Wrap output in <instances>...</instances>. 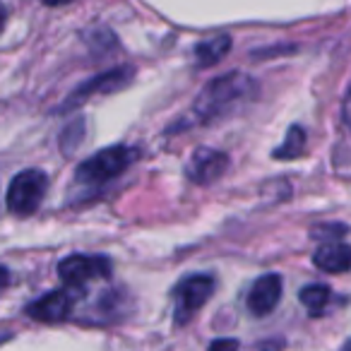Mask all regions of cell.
<instances>
[{"label":"cell","instance_id":"6","mask_svg":"<svg viewBox=\"0 0 351 351\" xmlns=\"http://www.w3.org/2000/svg\"><path fill=\"white\" fill-rule=\"evenodd\" d=\"M58 274L65 287L80 289L94 279H106L111 274V260L101 255H70L60 260Z\"/></svg>","mask_w":351,"mask_h":351},{"label":"cell","instance_id":"4","mask_svg":"<svg viewBox=\"0 0 351 351\" xmlns=\"http://www.w3.org/2000/svg\"><path fill=\"white\" fill-rule=\"evenodd\" d=\"M215 284L217 282L212 274H191V277H186L176 287V325H186V322L193 320V315L212 298Z\"/></svg>","mask_w":351,"mask_h":351},{"label":"cell","instance_id":"9","mask_svg":"<svg viewBox=\"0 0 351 351\" xmlns=\"http://www.w3.org/2000/svg\"><path fill=\"white\" fill-rule=\"evenodd\" d=\"M282 289H284V282L279 274L269 272V274H263L258 282L253 284L248 293V311L258 317H265L277 308V303L282 301Z\"/></svg>","mask_w":351,"mask_h":351},{"label":"cell","instance_id":"2","mask_svg":"<svg viewBox=\"0 0 351 351\" xmlns=\"http://www.w3.org/2000/svg\"><path fill=\"white\" fill-rule=\"evenodd\" d=\"M137 159L135 147L125 145H113L106 149L97 152L89 159H84L82 164L75 171V178L80 183H87V186H99V183H106L116 176H121L123 171H128Z\"/></svg>","mask_w":351,"mask_h":351},{"label":"cell","instance_id":"10","mask_svg":"<svg viewBox=\"0 0 351 351\" xmlns=\"http://www.w3.org/2000/svg\"><path fill=\"white\" fill-rule=\"evenodd\" d=\"M313 263L317 269L330 274H344L351 269V248L339 241H330L322 243L320 248L313 253Z\"/></svg>","mask_w":351,"mask_h":351},{"label":"cell","instance_id":"5","mask_svg":"<svg viewBox=\"0 0 351 351\" xmlns=\"http://www.w3.org/2000/svg\"><path fill=\"white\" fill-rule=\"evenodd\" d=\"M132 75H135V68H132V65H118V68L106 70V73H101V75H94L92 80H87L84 84H80V87L75 89L68 99H65V104L58 108V111H70V108L82 106L87 99L97 97V94L118 92V89H123V87L130 84Z\"/></svg>","mask_w":351,"mask_h":351},{"label":"cell","instance_id":"1","mask_svg":"<svg viewBox=\"0 0 351 351\" xmlns=\"http://www.w3.org/2000/svg\"><path fill=\"white\" fill-rule=\"evenodd\" d=\"M258 87L255 80L243 73H226L215 77L210 84H205L193 104V116L195 121H212V118L226 116L236 111L243 104H248L255 97Z\"/></svg>","mask_w":351,"mask_h":351},{"label":"cell","instance_id":"19","mask_svg":"<svg viewBox=\"0 0 351 351\" xmlns=\"http://www.w3.org/2000/svg\"><path fill=\"white\" fill-rule=\"evenodd\" d=\"M8 282H10V274H8L5 267H0V289L8 287Z\"/></svg>","mask_w":351,"mask_h":351},{"label":"cell","instance_id":"18","mask_svg":"<svg viewBox=\"0 0 351 351\" xmlns=\"http://www.w3.org/2000/svg\"><path fill=\"white\" fill-rule=\"evenodd\" d=\"M5 22H8V10H5V5L0 3V34H3V29H5Z\"/></svg>","mask_w":351,"mask_h":351},{"label":"cell","instance_id":"8","mask_svg":"<svg viewBox=\"0 0 351 351\" xmlns=\"http://www.w3.org/2000/svg\"><path fill=\"white\" fill-rule=\"evenodd\" d=\"M75 308V293L68 289H58V291H49L41 298L32 301L27 306V315L34 317L46 325H56V322H63L65 317H70Z\"/></svg>","mask_w":351,"mask_h":351},{"label":"cell","instance_id":"12","mask_svg":"<svg viewBox=\"0 0 351 351\" xmlns=\"http://www.w3.org/2000/svg\"><path fill=\"white\" fill-rule=\"evenodd\" d=\"M303 152H306V130H303L301 125H291L287 130V137L282 140V145L277 147V149L272 152L274 159H296V156H301Z\"/></svg>","mask_w":351,"mask_h":351},{"label":"cell","instance_id":"21","mask_svg":"<svg viewBox=\"0 0 351 351\" xmlns=\"http://www.w3.org/2000/svg\"><path fill=\"white\" fill-rule=\"evenodd\" d=\"M339 351H351V339H346L344 344H341V349Z\"/></svg>","mask_w":351,"mask_h":351},{"label":"cell","instance_id":"16","mask_svg":"<svg viewBox=\"0 0 351 351\" xmlns=\"http://www.w3.org/2000/svg\"><path fill=\"white\" fill-rule=\"evenodd\" d=\"M341 121H344L346 132H349V135H351V87L346 89L344 101H341Z\"/></svg>","mask_w":351,"mask_h":351},{"label":"cell","instance_id":"20","mask_svg":"<svg viewBox=\"0 0 351 351\" xmlns=\"http://www.w3.org/2000/svg\"><path fill=\"white\" fill-rule=\"evenodd\" d=\"M44 3L51 8H56V5H65V3H73V0H44Z\"/></svg>","mask_w":351,"mask_h":351},{"label":"cell","instance_id":"11","mask_svg":"<svg viewBox=\"0 0 351 351\" xmlns=\"http://www.w3.org/2000/svg\"><path fill=\"white\" fill-rule=\"evenodd\" d=\"M229 51H231L229 34L212 36V39L200 41V44L195 46V63L200 65V68H212V65H217L219 60H224Z\"/></svg>","mask_w":351,"mask_h":351},{"label":"cell","instance_id":"13","mask_svg":"<svg viewBox=\"0 0 351 351\" xmlns=\"http://www.w3.org/2000/svg\"><path fill=\"white\" fill-rule=\"evenodd\" d=\"M298 301L311 313H322V308L330 303V287L327 284H306L298 291Z\"/></svg>","mask_w":351,"mask_h":351},{"label":"cell","instance_id":"14","mask_svg":"<svg viewBox=\"0 0 351 351\" xmlns=\"http://www.w3.org/2000/svg\"><path fill=\"white\" fill-rule=\"evenodd\" d=\"M82 137H84V121L82 118H77V121H73L63 130V137H60V149H63L65 154H73V152L82 145Z\"/></svg>","mask_w":351,"mask_h":351},{"label":"cell","instance_id":"17","mask_svg":"<svg viewBox=\"0 0 351 351\" xmlns=\"http://www.w3.org/2000/svg\"><path fill=\"white\" fill-rule=\"evenodd\" d=\"M236 349H239V341L236 339H217L210 346V351H236Z\"/></svg>","mask_w":351,"mask_h":351},{"label":"cell","instance_id":"7","mask_svg":"<svg viewBox=\"0 0 351 351\" xmlns=\"http://www.w3.org/2000/svg\"><path fill=\"white\" fill-rule=\"evenodd\" d=\"M226 169H229V156L224 152L212 149V147H197L188 159L186 173L197 186H210V183L219 181Z\"/></svg>","mask_w":351,"mask_h":351},{"label":"cell","instance_id":"3","mask_svg":"<svg viewBox=\"0 0 351 351\" xmlns=\"http://www.w3.org/2000/svg\"><path fill=\"white\" fill-rule=\"evenodd\" d=\"M49 191V176L39 169L20 171L10 181L8 188V210L17 217H29L44 202V195Z\"/></svg>","mask_w":351,"mask_h":351},{"label":"cell","instance_id":"15","mask_svg":"<svg viewBox=\"0 0 351 351\" xmlns=\"http://www.w3.org/2000/svg\"><path fill=\"white\" fill-rule=\"evenodd\" d=\"M346 231H349V229H346V226H341V224H320V226H313L311 236H313V239H320V241H325V243H330V241L344 239Z\"/></svg>","mask_w":351,"mask_h":351}]
</instances>
